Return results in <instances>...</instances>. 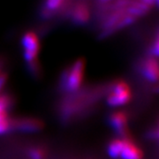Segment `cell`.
<instances>
[{"instance_id": "4", "label": "cell", "mask_w": 159, "mask_h": 159, "mask_svg": "<svg viewBox=\"0 0 159 159\" xmlns=\"http://www.w3.org/2000/svg\"><path fill=\"white\" fill-rule=\"evenodd\" d=\"M43 123L34 118H21L11 119V130L21 133H36L43 128Z\"/></svg>"}, {"instance_id": "2", "label": "cell", "mask_w": 159, "mask_h": 159, "mask_svg": "<svg viewBox=\"0 0 159 159\" xmlns=\"http://www.w3.org/2000/svg\"><path fill=\"white\" fill-rule=\"evenodd\" d=\"M131 89L125 81H117L111 88V90L106 99L108 105L111 107L122 106L130 101Z\"/></svg>"}, {"instance_id": "5", "label": "cell", "mask_w": 159, "mask_h": 159, "mask_svg": "<svg viewBox=\"0 0 159 159\" xmlns=\"http://www.w3.org/2000/svg\"><path fill=\"white\" fill-rule=\"evenodd\" d=\"M109 123L116 134L126 138L127 134V116L122 111H116L110 115Z\"/></svg>"}, {"instance_id": "11", "label": "cell", "mask_w": 159, "mask_h": 159, "mask_svg": "<svg viewBox=\"0 0 159 159\" xmlns=\"http://www.w3.org/2000/svg\"><path fill=\"white\" fill-rule=\"evenodd\" d=\"M29 157L30 159H44L45 151L39 147H33L29 150Z\"/></svg>"}, {"instance_id": "1", "label": "cell", "mask_w": 159, "mask_h": 159, "mask_svg": "<svg viewBox=\"0 0 159 159\" xmlns=\"http://www.w3.org/2000/svg\"><path fill=\"white\" fill-rule=\"evenodd\" d=\"M86 62L84 58H79L64 71L60 78L61 88L66 92H74L82 84Z\"/></svg>"}, {"instance_id": "10", "label": "cell", "mask_w": 159, "mask_h": 159, "mask_svg": "<svg viewBox=\"0 0 159 159\" xmlns=\"http://www.w3.org/2000/svg\"><path fill=\"white\" fill-rule=\"evenodd\" d=\"M11 131V119L8 118L7 112L0 114V135Z\"/></svg>"}, {"instance_id": "14", "label": "cell", "mask_w": 159, "mask_h": 159, "mask_svg": "<svg viewBox=\"0 0 159 159\" xmlns=\"http://www.w3.org/2000/svg\"><path fill=\"white\" fill-rule=\"evenodd\" d=\"M0 69H1V68H0Z\"/></svg>"}, {"instance_id": "13", "label": "cell", "mask_w": 159, "mask_h": 159, "mask_svg": "<svg viewBox=\"0 0 159 159\" xmlns=\"http://www.w3.org/2000/svg\"><path fill=\"white\" fill-rule=\"evenodd\" d=\"M28 69L29 71L31 73V74L34 76V77H37L39 75L40 72H41V69H40V65L37 62V60H34L33 62L28 63Z\"/></svg>"}, {"instance_id": "3", "label": "cell", "mask_w": 159, "mask_h": 159, "mask_svg": "<svg viewBox=\"0 0 159 159\" xmlns=\"http://www.w3.org/2000/svg\"><path fill=\"white\" fill-rule=\"evenodd\" d=\"M21 44L23 47V57L27 64L37 60L40 43L37 35L33 32H27L22 36Z\"/></svg>"}, {"instance_id": "9", "label": "cell", "mask_w": 159, "mask_h": 159, "mask_svg": "<svg viewBox=\"0 0 159 159\" xmlns=\"http://www.w3.org/2000/svg\"><path fill=\"white\" fill-rule=\"evenodd\" d=\"M124 145V138L122 139H114L109 143L107 147V152L109 157L111 158H119Z\"/></svg>"}, {"instance_id": "8", "label": "cell", "mask_w": 159, "mask_h": 159, "mask_svg": "<svg viewBox=\"0 0 159 159\" xmlns=\"http://www.w3.org/2000/svg\"><path fill=\"white\" fill-rule=\"evenodd\" d=\"M72 18L74 22L77 24H84L88 21L89 18V11L88 7L84 5H80L74 8Z\"/></svg>"}, {"instance_id": "7", "label": "cell", "mask_w": 159, "mask_h": 159, "mask_svg": "<svg viewBox=\"0 0 159 159\" xmlns=\"http://www.w3.org/2000/svg\"><path fill=\"white\" fill-rule=\"evenodd\" d=\"M119 157L122 159H142V152L131 140L124 138V145Z\"/></svg>"}, {"instance_id": "6", "label": "cell", "mask_w": 159, "mask_h": 159, "mask_svg": "<svg viewBox=\"0 0 159 159\" xmlns=\"http://www.w3.org/2000/svg\"><path fill=\"white\" fill-rule=\"evenodd\" d=\"M142 72L144 77L146 79L155 82L157 80L158 78V65L156 57H150L145 60V62L142 64Z\"/></svg>"}, {"instance_id": "12", "label": "cell", "mask_w": 159, "mask_h": 159, "mask_svg": "<svg viewBox=\"0 0 159 159\" xmlns=\"http://www.w3.org/2000/svg\"><path fill=\"white\" fill-rule=\"evenodd\" d=\"M11 98L8 95L0 96V114L7 112L8 108L11 106Z\"/></svg>"}]
</instances>
